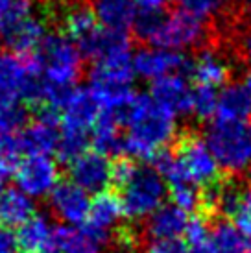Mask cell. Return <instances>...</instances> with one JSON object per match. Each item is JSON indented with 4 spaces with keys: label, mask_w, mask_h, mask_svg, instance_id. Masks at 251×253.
I'll use <instances>...</instances> for the list:
<instances>
[{
    "label": "cell",
    "mask_w": 251,
    "mask_h": 253,
    "mask_svg": "<svg viewBox=\"0 0 251 253\" xmlns=\"http://www.w3.org/2000/svg\"><path fill=\"white\" fill-rule=\"evenodd\" d=\"M209 253H251V248L238 227L231 222L220 220L209 235Z\"/></svg>",
    "instance_id": "cell-26"
},
{
    "label": "cell",
    "mask_w": 251,
    "mask_h": 253,
    "mask_svg": "<svg viewBox=\"0 0 251 253\" xmlns=\"http://www.w3.org/2000/svg\"><path fill=\"white\" fill-rule=\"evenodd\" d=\"M127 133L124 137L126 154L152 161L177 135V120L148 94H135L122 115Z\"/></svg>",
    "instance_id": "cell-1"
},
{
    "label": "cell",
    "mask_w": 251,
    "mask_h": 253,
    "mask_svg": "<svg viewBox=\"0 0 251 253\" xmlns=\"http://www.w3.org/2000/svg\"><path fill=\"white\" fill-rule=\"evenodd\" d=\"M102 240L87 227L57 225L52 237V252L56 253H100Z\"/></svg>",
    "instance_id": "cell-18"
},
{
    "label": "cell",
    "mask_w": 251,
    "mask_h": 253,
    "mask_svg": "<svg viewBox=\"0 0 251 253\" xmlns=\"http://www.w3.org/2000/svg\"><path fill=\"white\" fill-rule=\"evenodd\" d=\"M28 57L39 78L57 91L72 89L84 72L82 52L63 34H46Z\"/></svg>",
    "instance_id": "cell-3"
},
{
    "label": "cell",
    "mask_w": 251,
    "mask_h": 253,
    "mask_svg": "<svg viewBox=\"0 0 251 253\" xmlns=\"http://www.w3.org/2000/svg\"><path fill=\"white\" fill-rule=\"evenodd\" d=\"M187 237V246L194 250H209V235L210 229L202 218H192L188 220L187 229L183 233Z\"/></svg>",
    "instance_id": "cell-35"
},
{
    "label": "cell",
    "mask_w": 251,
    "mask_h": 253,
    "mask_svg": "<svg viewBox=\"0 0 251 253\" xmlns=\"http://www.w3.org/2000/svg\"><path fill=\"white\" fill-rule=\"evenodd\" d=\"M244 87L250 91L251 94V69H248V72H246V76H244Z\"/></svg>",
    "instance_id": "cell-41"
},
{
    "label": "cell",
    "mask_w": 251,
    "mask_h": 253,
    "mask_svg": "<svg viewBox=\"0 0 251 253\" xmlns=\"http://www.w3.org/2000/svg\"><path fill=\"white\" fill-rule=\"evenodd\" d=\"M44 36H46L44 22L35 15L28 22H24L21 28L15 30L13 34H9L4 41L13 52L26 56V54H32L39 46V42L44 39Z\"/></svg>",
    "instance_id": "cell-28"
},
{
    "label": "cell",
    "mask_w": 251,
    "mask_h": 253,
    "mask_svg": "<svg viewBox=\"0 0 251 253\" xmlns=\"http://www.w3.org/2000/svg\"><path fill=\"white\" fill-rule=\"evenodd\" d=\"M205 192L207 194L202 196V202L205 200V204L210 209H216L225 216H235L244 200L246 189L237 181H216L214 185L207 187Z\"/></svg>",
    "instance_id": "cell-25"
},
{
    "label": "cell",
    "mask_w": 251,
    "mask_h": 253,
    "mask_svg": "<svg viewBox=\"0 0 251 253\" xmlns=\"http://www.w3.org/2000/svg\"><path fill=\"white\" fill-rule=\"evenodd\" d=\"M133 28L137 37L148 42L150 46H159L175 52L196 48L207 41L209 36L203 21L183 13L181 9L172 13L142 11L137 15Z\"/></svg>",
    "instance_id": "cell-2"
},
{
    "label": "cell",
    "mask_w": 251,
    "mask_h": 253,
    "mask_svg": "<svg viewBox=\"0 0 251 253\" xmlns=\"http://www.w3.org/2000/svg\"><path fill=\"white\" fill-rule=\"evenodd\" d=\"M120 122L109 115H100L98 122L92 127V146L96 154H102L105 157H119L126 154L124 137L119 131Z\"/></svg>",
    "instance_id": "cell-24"
},
{
    "label": "cell",
    "mask_w": 251,
    "mask_h": 253,
    "mask_svg": "<svg viewBox=\"0 0 251 253\" xmlns=\"http://www.w3.org/2000/svg\"><path fill=\"white\" fill-rule=\"evenodd\" d=\"M35 214V204L19 189H7L0 194V227H21Z\"/></svg>",
    "instance_id": "cell-23"
},
{
    "label": "cell",
    "mask_w": 251,
    "mask_h": 253,
    "mask_svg": "<svg viewBox=\"0 0 251 253\" xmlns=\"http://www.w3.org/2000/svg\"><path fill=\"white\" fill-rule=\"evenodd\" d=\"M177 159L181 163L183 170L190 181L198 185H203L205 189L214 185L220 174V167H218L216 159L212 152L209 150L207 142L196 137V135H185L179 146H177Z\"/></svg>",
    "instance_id": "cell-8"
},
{
    "label": "cell",
    "mask_w": 251,
    "mask_h": 253,
    "mask_svg": "<svg viewBox=\"0 0 251 253\" xmlns=\"http://www.w3.org/2000/svg\"><path fill=\"white\" fill-rule=\"evenodd\" d=\"M188 224L187 212L174 204H163L148 216L146 231L154 240L179 239Z\"/></svg>",
    "instance_id": "cell-17"
},
{
    "label": "cell",
    "mask_w": 251,
    "mask_h": 253,
    "mask_svg": "<svg viewBox=\"0 0 251 253\" xmlns=\"http://www.w3.org/2000/svg\"><path fill=\"white\" fill-rule=\"evenodd\" d=\"M70 181L87 194H102L113 183V165L96 152H85L70 163Z\"/></svg>",
    "instance_id": "cell-11"
},
{
    "label": "cell",
    "mask_w": 251,
    "mask_h": 253,
    "mask_svg": "<svg viewBox=\"0 0 251 253\" xmlns=\"http://www.w3.org/2000/svg\"><path fill=\"white\" fill-rule=\"evenodd\" d=\"M218 167L237 174L248 170L251 163V127L246 122L212 120L205 127V139Z\"/></svg>",
    "instance_id": "cell-5"
},
{
    "label": "cell",
    "mask_w": 251,
    "mask_h": 253,
    "mask_svg": "<svg viewBox=\"0 0 251 253\" xmlns=\"http://www.w3.org/2000/svg\"><path fill=\"white\" fill-rule=\"evenodd\" d=\"M146 253H209V250H194L179 239H165L152 240V244L146 248Z\"/></svg>",
    "instance_id": "cell-36"
},
{
    "label": "cell",
    "mask_w": 251,
    "mask_h": 253,
    "mask_svg": "<svg viewBox=\"0 0 251 253\" xmlns=\"http://www.w3.org/2000/svg\"><path fill=\"white\" fill-rule=\"evenodd\" d=\"M168 2H170V0H133V4L137 7H140L142 11H146V13L163 11V9L168 6Z\"/></svg>",
    "instance_id": "cell-39"
},
{
    "label": "cell",
    "mask_w": 251,
    "mask_h": 253,
    "mask_svg": "<svg viewBox=\"0 0 251 253\" xmlns=\"http://www.w3.org/2000/svg\"><path fill=\"white\" fill-rule=\"evenodd\" d=\"M26 124V111L24 107L9 106L0 107V135H17Z\"/></svg>",
    "instance_id": "cell-34"
},
{
    "label": "cell",
    "mask_w": 251,
    "mask_h": 253,
    "mask_svg": "<svg viewBox=\"0 0 251 253\" xmlns=\"http://www.w3.org/2000/svg\"><path fill=\"white\" fill-rule=\"evenodd\" d=\"M190 72L198 85L205 87H222L229 80V63L227 59L212 48H205L190 63Z\"/></svg>",
    "instance_id": "cell-19"
},
{
    "label": "cell",
    "mask_w": 251,
    "mask_h": 253,
    "mask_svg": "<svg viewBox=\"0 0 251 253\" xmlns=\"http://www.w3.org/2000/svg\"><path fill=\"white\" fill-rule=\"evenodd\" d=\"M17 189L26 196L44 198L59 185V169L50 155H28L15 169Z\"/></svg>",
    "instance_id": "cell-7"
},
{
    "label": "cell",
    "mask_w": 251,
    "mask_h": 253,
    "mask_svg": "<svg viewBox=\"0 0 251 253\" xmlns=\"http://www.w3.org/2000/svg\"><path fill=\"white\" fill-rule=\"evenodd\" d=\"M6 177H7V172L4 169H0V194L4 192V183H6Z\"/></svg>",
    "instance_id": "cell-42"
},
{
    "label": "cell",
    "mask_w": 251,
    "mask_h": 253,
    "mask_svg": "<svg viewBox=\"0 0 251 253\" xmlns=\"http://www.w3.org/2000/svg\"><path fill=\"white\" fill-rule=\"evenodd\" d=\"M150 96L174 117L192 113V87L183 74H170L155 80Z\"/></svg>",
    "instance_id": "cell-15"
},
{
    "label": "cell",
    "mask_w": 251,
    "mask_h": 253,
    "mask_svg": "<svg viewBox=\"0 0 251 253\" xmlns=\"http://www.w3.org/2000/svg\"><path fill=\"white\" fill-rule=\"evenodd\" d=\"M0 253H19L17 237L7 227H0Z\"/></svg>",
    "instance_id": "cell-38"
},
{
    "label": "cell",
    "mask_w": 251,
    "mask_h": 253,
    "mask_svg": "<svg viewBox=\"0 0 251 253\" xmlns=\"http://www.w3.org/2000/svg\"><path fill=\"white\" fill-rule=\"evenodd\" d=\"M32 17H35L32 0H0V37L6 39Z\"/></svg>",
    "instance_id": "cell-29"
},
{
    "label": "cell",
    "mask_w": 251,
    "mask_h": 253,
    "mask_svg": "<svg viewBox=\"0 0 251 253\" xmlns=\"http://www.w3.org/2000/svg\"><path fill=\"white\" fill-rule=\"evenodd\" d=\"M240 50H242V56H244L246 61L251 63V26L246 30V34L240 39Z\"/></svg>",
    "instance_id": "cell-40"
},
{
    "label": "cell",
    "mask_w": 251,
    "mask_h": 253,
    "mask_svg": "<svg viewBox=\"0 0 251 253\" xmlns=\"http://www.w3.org/2000/svg\"><path fill=\"white\" fill-rule=\"evenodd\" d=\"M119 189L124 216L131 220L150 216L167 196V181L154 167L144 165H133L129 176Z\"/></svg>",
    "instance_id": "cell-6"
},
{
    "label": "cell",
    "mask_w": 251,
    "mask_h": 253,
    "mask_svg": "<svg viewBox=\"0 0 251 253\" xmlns=\"http://www.w3.org/2000/svg\"><path fill=\"white\" fill-rule=\"evenodd\" d=\"M100 22L96 21V15L91 6L87 4H74L70 6L63 15V26L67 30V37L78 44L96 28Z\"/></svg>",
    "instance_id": "cell-27"
},
{
    "label": "cell",
    "mask_w": 251,
    "mask_h": 253,
    "mask_svg": "<svg viewBox=\"0 0 251 253\" xmlns=\"http://www.w3.org/2000/svg\"><path fill=\"white\" fill-rule=\"evenodd\" d=\"M235 225L238 227V231L242 233L248 240V244L251 248V190L246 189L244 200L238 207L237 214H235Z\"/></svg>",
    "instance_id": "cell-37"
},
{
    "label": "cell",
    "mask_w": 251,
    "mask_h": 253,
    "mask_svg": "<svg viewBox=\"0 0 251 253\" xmlns=\"http://www.w3.org/2000/svg\"><path fill=\"white\" fill-rule=\"evenodd\" d=\"M100 115L102 109L91 89H82V87H72L59 107V119L63 122V127L67 129L89 131L91 127H94Z\"/></svg>",
    "instance_id": "cell-12"
},
{
    "label": "cell",
    "mask_w": 251,
    "mask_h": 253,
    "mask_svg": "<svg viewBox=\"0 0 251 253\" xmlns=\"http://www.w3.org/2000/svg\"><path fill=\"white\" fill-rule=\"evenodd\" d=\"M89 146V135L87 131H80V129H67L63 127L59 133V141H57L56 154L63 163H72L78 157L87 152Z\"/></svg>",
    "instance_id": "cell-30"
},
{
    "label": "cell",
    "mask_w": 251,
    "mask_h": 253,
    "mask_svg": "<svg viewBox=\"0 0 251 253\" xmlns=\"http://www.w3.org/2000/svg\"><path fill=\"white\" fill-rule=\"evenodd\" d=\"M82 56L87 59H92L94 63L104 61L109 57L129 56L131 54V42L126 32L119 30H109L98 24L89 36L85 37L82 42L76 44Z\"/></svg>",
    "instance_id": "cell-13"
},
{
    "label": "cell",
    "mask_w": 251,
    "mask_h": 253,
    "mask_svg": "<svg viewBox=\"0 0 251 253\" xmlns=\"http://www.w3.org/2000/svg\"><path fill=\"white\" fill-rule=\"evenodd\" d=\"M216 117L231 122H246V119H250L251 94L244 84H229L218 92Z\"/></svg>",
    "instance_id": "cell-20"
},
{
    "label": "cell",
    "mask_w": 251,
    "mask_h": 253,
    "mask_svg": "<svg viewBox=\"0 0 251 253\" xmlns=\"http://www.w3.org/2000/svg\"><path fill=\"white\" fill-rule=\"evenodd\" d=\"M92 11L102 26L119 32L131 28L139 15L133 0H94Z\"/></svg>",
    "instance_id": "cell-21"
},
{
    "label": "cell",
    "mask_w": 251,
    "mask_h": 253,
    "mask_svg": "<svg viewBox=\"0 0 251 253\" xmlns=\"http://www.w3.org/2000/svg\"><path fill=\"white\" fill-rule=\"evenodd\" d=\"M131 65L135 76L150 82L170 74H183L185 69H190V63L183 52L159 46H144L137 50L131 56Z\"/></svg>",
    "instance_id": "cell-9"
},
{
    "label": "cell",
    "mask_w": 251,
    "mask_h": 253,
    "mask_svg": "<svg viewBox=\"0 0 251 253\" xmlns=\"http://www.w3.org/2000/svg\"><path fill=\"white\" fill-rule=\"evenodd\" d=\"M122 216H124V211H122L119 196H115L111 192H102V194H96L94 202H91L85 227L94 233L102 242H105L113 229L120 224Z\"/></svg>",
    "instance_id": "cell-16"
},
{
    "label": "cell",
    "mask_w": 251,
    "mask_h": 253,
    "mask_svg": "<svg viewBox=\"0 0 251 253\" xmlns=\"http://www.w3.org/2000/svg\"><path fill=\"white\" fill-rule=\"evenodd\" d=\"M170 194H172V200H174V205H177L179 209H183L185 212L196 211L200 204H202V194L198 192L194 183L185 181L179 183V185H174L170 187Z\"/></svg>",
    "instance_id": "cell-33"
},
{
    "label": "cell",
    "mask_w": 251,
    "mask_h": 253,
    "mask_svg": "<svg viewBox=\"0 0 251 253\" xmlns=\"http://www.w3.org/2000/svg\"><path fill=\"white\" fill-rule=\"evenodd\" d=\"M17 244L24 253H46L52 250L54 227L48 218L42 214H34L19 227Z\"/></svg>",
    "instance_id": "cell-22"
},
{
    "label": "cell",
    "mask_w": 251,
    "mask_h": 253,
    "mask_svg": "<svg viewBox=\"0 0 251 253\" xmlns=\"http://www.w3.org/2000/svg\"><path fill=\"white\" fill-rule=\"evenodd\" d=\"M52 87L35 72L28 56L0 54V107L19 106L28 102L46 107Z\"/></svg>",
    "instance_id": "cell-4"
},
{
    "label": "cell",
    "mask_w": 251,
    "mask_h": 253,
    "mask_svg": "<svg viewBox=\"0 0 251 253\" xmlns=\"http://www.w3.org/2000/svg\"><path fill=\"white\" fill-rule=\"evenodd\" d=\"M244 4H246V7H248V9H251V0H244Z\"/></svg>",
    "instance_id": "cell-44"
},
{
    "label": "cell",
    "mask_w": 251,
    "mask_h": 253,
    "mask_svg": "<svg viewBox=\"0 0 251 253\" xmlns=\"http://www.w3.org/2000/svg\"><path fill=\"white\" fill-rule=\"evenodd\" d=\"M50 207L61 222H67L69 225H82L87 222L91 200L89 194L76 187L72 181L59 183L50 194Z\"/></svg>",
    "instance_id": "cell-14"
},
{
    "label": "cell",
    "mask_w": 251,
    "mask_h": 253,
    "mask_svg": "<svg viewBox=\"0 0 251 253\" xmlns=\"http://www.w3.org/2000/svg\"><path fill=\"white\" fill-rule=\"evenodd\" d=\"M59 133V113L54 109H41L39 117L22 127L17 137L24 154L50 155L56 152Z\"/></svg>",
    "instance_id": "cell-10"
},
{
    "label": "cell",
    "mask_w": 251,
    "mask_h": 253,
    "mask_svg": "<svg viewBox=\"0 0 251 253\" xmlns=\"http://www.w3.org/2000/svg\"><path fill=\"white\" fill-rule=\"evenodd\" d=\"M177 6L183 13L200 21H207L222 11L223 0H177Z\"/></svg>",
    "instance_id": "cell-32"
},
{
    "label": "cell",
    "mask_w": 251,
    "mask_h": 253,
    "mask_svg": "<svg viewBox=\"0 0 251 253\" xmlns=\"http://www.w3.org/2000/svg\"><path fill=\"white\" fill-rule=\"evenodd\" d=\"M218 92L212 87L198 85L192 89V113L200 119H209L216 115Z\"/></svg>",
    "instance_id": "cell-31"
},
{
    "label": "cell",
    "mask_w": 251,
    "mask_h": 253,
    "mask_svg": "<svg viewBox=\"0 0 251 253\" xmlns=\"http://www.w3.org/2000/svg\"><path fill=\"white\" fill-rule=\"evenodd\" d=\"M246 172H248V179L251 181V163H250V167H248V170H246Z\"/></svg>",
    "instance_id": "cell-43"
}]
</instances>
